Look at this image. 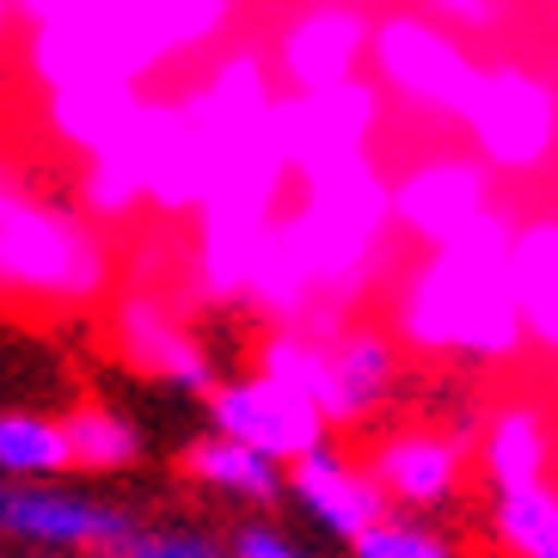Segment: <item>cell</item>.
<instances>
[{
    "label": "cell",
    "instance_id": "6da1fadb",
    "mask_svg": "<svg viewBox=\"0 0 558 558\" xmlns=\"http://www.w3.org/2000/svg\"><path fill=\"white\" fill-rule=\"evenodd\" d=\"M405 326L417 344L442 350H478V356H504L522 331L515 289H509V240L492 209L473 228L442 240L436 264L424 270L417 295H411Z\"/></svg>",
    "mask_w": 558,
    "mask_h": 558
},
{
    "label": "cell",
    "instance_id": "7a4b0ae2",
    "mask_svg": "<svg viewBox=\"0 0 558 558\" xmlns=\"http://www.w3.org/2000/svg\"><path fill=\"white\" fill-rule=\"evenodd\" d=\"M0 534L32 541V546H68V553H130L135 558L142 522L130 509L99 504V497L0 478Z\"/></svg>",
    "mask_w": 558,
    "mask_h": 558
},
{
    "label": "cell",
    "instance_id": "3957f363",
    "mask_svg": "<svg viewBox=\"0 0 558 558\" xmlns=\"http://www.w3.org/2000/svg\"><path fill=\"white\" fill-rule=\"evenodd\" d=\"M215 429L221 436H240V442L264 448L270 460H295L319 442V405H313L307 387H289L277 375H258V380H233L215 393Z\"/></svg>",
    "mask_w": 558,
    "mask_h": 558
},
{
    "label": "cell",
    "instance_id": "277c9868",
    "mask_svg": "<svg viewBox=\"0 0 558 558\" xmlns=\"http://www.w3.org/2000/svg\"><path fill=\"white\" fill-rule=\"evenodd\" d=\"M466 123H473L485 160L497 166H534L553 148V93L541 81H527L515 68L478 74L473 99H466Z\"/></svg>",
    "mask_w": 558,
    "mask_h": 558
},
{
    "label": "cell",
    "instance_id": "5b68a950",
    "mask_svg": "<svg viewBox=\"0 0 558 558\" xmlns=\"http://www.w3.org/2000/svg\"><path fill=\"white\" fill-rule=\"evenodd\" d=\"M0 277L19 282V289H68V295H81V289L99 282V252L56 215H32V209L0 203Z\"/></svg>",
    "mask_w": 558,
    "mask_h": 558
},
{
    "label": "cell",
    "instance_id": "8992f818",
    "mask_svg": "<svg viewBox=\"0 0 558 558\" xmlns=\"http://www.w3.org/2000/svg\"><path fill=\"white\" fill-rule=\"evenodd\" d=\"M375 56H380V68H387V81H393L399 93H411V99H424V105H442V111H454V117L466 111V99H473V86H478V68L466 62L448 37L424 32L417 19L380 25Z\"/></svg>",
    "mask_w": 558,
    "mask_h": 558
},
{
    "label": "cell",
    "instance_id": "52a82bcc",
    "mask_svg": "<svg viewBox=\"0 0 558 558\" xmlns=\"http://www.w3.org/2000/svg\"><path fill=\"white\" fill-rule=\"evenodd\" d=\"M289 492H295V504L326 527L331 541H344V546L356 541L362 527H375L380 515H387V485L350 473L344 460L326 454L319 442H313L307 454H295V466H289Z\"/></svg>",
    "mask_w": 558,
    "mask_h": 558
},
{
    "label": "cell",
    "instance_id": "ba28073f",
    "mask_svg": "<svg viewBox=\"0 0 558 558\" xmlns=\"http://www.w3.org/2000/svg\"><path fill=\"white\" fill-rule=\"evenodd\" d=\"M393 380V344L375 338V331H350L338 350L319 356V380H313V405L326 424H344V417H362Z\"/></svg>",
    "mask_w": 558,
    "mask_h": 558
},
{
    "label": "cell",
    "instance_id": "9c48e42d",
    "mask_svg": "<svg viewBox=\"0 0 558 558\" xmlns=\"http://www.w3.org/2000/svg\"><path fill=\"white\" fill-rule=\"evenodd\" d=\"M399 215L424 240H436V246L454 240L460 228H473L478 215H485V179H478V166H424L399 191Z\"/></svg>",
    "mask_w": 558,
    "mask_h": 558
},
{
    "label": "cell",
    "instance_id": "30bf717a",
    "mask_svg": "<svg viewBox=\"0 0 558 558\" xmlns=\"http://www.w3.org/2000/svg\"><path fill=\"white\" fill-rule=\"evenodd\" d=\"M362 19L356 13H313V19H301L295 25V37L282 44V62H289V74H295L307 93H319V86H338V81H350V62H356V50H362Z\"/></svg>",
    "mask_w": 558,
    "mask_h": 558
},
{
    "label": "cell",
    "instance_id": "8fae6325",
    "mask_svg": "<svg viewBox=\"0 0 558 558\" xmlns=\"http://www.w3.org/2000/svg\"><path fill=\"white\" fill-rule=\"evenodd\" d=\"M509 289H515L522 326L558 344V221H541L522 240H509Z\"/></svg>",
    "mask_w": 558,
    "mask_h": 558
},
{
    "label": "cell",
    "instance_id": "7c38bea8",
    "mask_svg": "<svg viewBox=\"0 0 558 558\" xmlns=\"http://www.w3.org/2000/svg\"><path fill=\"white\" fill-rule=\"evenodd\" d=\"M184 466L197 478H209L215 492L246 497V504H277L282 497V460H270L264 448L240 442V436H215V442H197L184 454Z\"/></svg>",
    "mask_w": 558,
    "mask_h": 558
},
{
    "label": "cell",
    "instance_id": "4fadbf2b",
    "mask_svg": "<svg viewBox=\"0 0 558 558\" xmlns=\"http://www.w3.org/2000/svg\"><path fill=\"white\" fill-rule=\"evenodd\" d=\"M454 473L460 460L448 442H436V436H405V442H393L387 454H380L375 478L387 485V497H399V504H442V497H454Z\"/></svg>",
    "mask_w": 558,
    "mask_h": 558
},
{
    "label": "cell",
    "instance_id": "5bb4252c",
    "mask_svg": "<svg viewBox=\"0 0 558 558\" xmlns=\"http://www.w3.org/2000/svg\"><path fill=\"white\" fill-rule=\"evenodd\" d=\"M74 466L68 454V429L32 411H0V473L7 478H50Z\"/></svg>",
    "mask_w": 558,
    "mask_h": 558
},
{
    "label": "cell",
    "instance_id": "9a60e30c",
    "mask_svg": "<svg viewBox=\"0 0 558 558\" xmlns=\"http://www.w3.org/2000/svg\"><path fill=\"white\" fill-rule=\"evenodd\" d=\"M497 534H504V546H515L527 558H558V492H546L541 478L509 485L497 497Z\"/></svg>",
    "mask_w": 558,
    "mask_h": 558
},
{
    "label": "cell",
    "instance_id": "2e32d148",
    "mask_svg": "<svg viewBox=\"0 0 558 558\" xmlns=\"http://www.w3.org/2000/svg\"><path fill=\"white\" fill-rule=\"evenodd\" d=\"M68 454L74 466H93V473H111V466H130L142 454V436H135L130 417H117V411H81V417H68Z\"/></svg>",
    "mask_w": 558,
    "mask_h": 558
},
{
    "label": "cell",
    "instance_id": "e0dca14e",
    "mask_svg": "<svg viewBox=\"0 0 558 558\" xmlns=\"http://www.w3.org/2000/svg\"><path fill=\"white\" fill-rule=\"evenodd\" d=\"M492 478L497 492H509V485H534L546 466V436H541V417L534 411H509L504 424L492 429Z\"/></svg>",
    "mask_w": 558,
    "mask_h": 558
},
{
    "label": "cell",
    "instance_id": "ac0fdd59",
    "mask_svg": "<svg viewBox=\"0 0 558 558\" xmlns=\"http://www.w3.org/2000/svg\"><path fill=\"white\" fill-rule=\"evenodd\" d=\"M130 344H135V356H148L166 380H179V387H191V393L209 387V362L184 344L179 331H166L148 307H130Z\"/></svg>",
    "mask_w": 558,
    "mask_h": 558
},
{
    "label": "cell",
    "instance_id": "d6986e66",
    "mask_svg": "<svg viewBox=\"0 0 558 558\" xmlns=\"http://www.w3.org/2000/svg\"><path fill=\"white\" fill-rule=\"evenodd\" d=\"M350 553L362 558H448V541L429 522H411V515H380L375 527H362Z\"/></svg>",
    "mask_w": 558,
    "mask_h": 558
},
{
    "label": "cell",
    "instance_id": "ffe728a7",
    "mask_svg": "<svg viewBox=\"0 0 558 558\" xmlns=\"http://www.w3.org/2000/svg\"><path fill=\"white\" fill-rule=\"evenodd\" d=\"M86 191H93V203H99V209H123L130 197H142V160H130L123 148H111Z\"/></svg>",
    "mask_w": 558,
    "mask_h": 558
},
{
    "label": "cell",
    "instance_id": "44dd1931",
    "mask_svg": "<svg viewBox=\"0 0 558 558\" xmlns=\"http://www.w3.org/2000/svg\"><path fill=\"white\" fill-rule=\"evenodd\" d=\"M319 356H326V350L301 344V338H277V344L264 350V375H277V380H289V387H307V393H313V380H319Z\"/></svg>",
    "mask_w": 558,
    "mask_h": 558
},
{
    "label": "cell",
    "instance_id": "7402d4cb",
    "mask_svg": "<svg viewBox=\"0 0 558 558\" xmlns=\"http://www.w3.org/2000/svg\"><path fill=\"white\" fill-rule=\"evenodd\" d=\"M233 558H301V541L295 534H282L277 522H240L228 541Z\"/></svg>",
    "mask_w": 558,
    "mask_h": 558
},
{
    "label": "cell",
    "instance_id": "603a6c76",
    "mask_svg": "<svg viewBox=\"0 0 558 558\" xmlns=\"http://www.w3.org/2000/svg\"><path fill=\"white\" fill-rule=\"evenodd\" d=\"M221 546L209 534H154L142 527V541H135V558H215Z\"/></svg>",
    "mask_w": 558,
    "mask_h": 558
},
{
    "label": "cell",
    "instance_id": "cb8c5ba5",
    "mask_svg": "<svg viewBox=\"0 0 558 558\" xmlns=\"http://www.w3.org/2000/svg\"><path fill=\"white\" fill-rule=\"evenodd\" d=\"M448 19H460V25H492L497 19V0H436Z\"/></svg>",
    "mask_w": 558,
    "mask_h": 558
},
{
    "label": "cell",
    "instance_id": "d4e9b609",
    "mask_svg": "<svg viewBox=\"0 0 558 558\" xmlns=\"http://www.w3.org/2000/svg\"><path fill=\"white\" fill-rule=\"evenodd\" d=\"M25 7H32L37 19H62V13H74L81 0H25Z\"/></svg>",
    "mask_w": 558,
    "mask_h": 558
}]
</instances>
